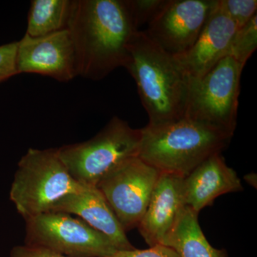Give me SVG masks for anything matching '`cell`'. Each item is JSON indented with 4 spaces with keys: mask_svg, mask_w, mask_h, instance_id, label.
Here are the masks:
<instances>
[{
    "mask_svg": "<svg viewBox=\"0 0 257 257\" xmlns=\"http://www.w3.org/2000/svg\"><path fill=\"white\" fill-rule=\"evenodd\" d=\"M77 77L99 81L124 67L135 32L128 0H72L67 24Z\"/></svg>",
    "mask_w": 257,
    "mask_h": 257,
    "instance_id": "cell-1",
    "label": "cell"
},
{
    "mask_svg": "<svg viewBox=\"0 0 257 257\" xmlns=\"http://www.w3.org/2000/svg\"><path fill=\"white\" fill-rule=\"evenodd\" d=\"M124 65L138 86L150 126L173 122L185 116L189 82L173 56L136 31L127 45Z\"/></svg>",
    "mask_w": 257,
    "mask_h": 257,
    "instance_id": "cell-2",
    "label": "cell"
},
{
    "mask_svg": "<svg viewBox=\"0 0 257 257\" xmlns=\"http://www.w3.org/2000/svg\"><path fill=\"white\" fill-rule=\"evenodd\" d=\"M139 157L161 173L185 177L209 157L221 153L232 137L189 119L142 128Z\"/></svg>",
    "mask_w": 257,
    "mask_h": 257,
    "instance_id": "cell-3",
    "label": "cell"
},
{
    "mask_svg": "<svg viewBox=\"0 0 257 257\" xmlns=\"http://www.w3.org/2000/svg\"><path fill=\"white\" fill-rule=\"evenodd\" d=\"M142 138V128H133L127 121L114 116L90 140L57 149L78 183L96 187L120 166L139 157Z\"/></svg>",
    "mask_w": 257,
    "mask_h": 257,
    "instance_id": "cell-4",
    "label": "cell"
},
{
    "mask_svg": "<svg viewBox=\"0 0 257 257\" xmlns=\"http://www.w3.org/2000/svg\"><path fill=\"white\" fill-rule=\"evenodd\" d=\"M82 186L71 176L57 148H30L18 162L10 199L25 220L50 211Z\"/></svg>",
    "mask_w": 257,
    "mask_h": 257,
    "instance_id": "cell-5",
    "label": "cell"
},
{
    "mask_svg": "<svg viewBox=\"0 0 257 257\" xmlns=\"http://www.w3.org/2000/svg\"><path fill=\"white\" fill-rule=\"evenodd\" d=\"M243 69L233 57L226 56L202 78L189 83L185 117L232 137L237 124Z\"/></svg>",
    "mask_w": 257,
    "mask_h": 257,
    "instance_id": "cell-6",
    "label": "cell"
},
{
    "mask_svg": "<svg viewBox=\"0 0 257 257\" xmlns=\"http://www.w3.org/2000/svg\"><path fill=\"white\" fill-rule=\"evenodd\" d=\"M25 221L28 246L71 257H106L117 251L105 235L66 213L48 211Z\"/></svg>",
    "mask_w": 257,
    "mask_h": 257,
    "instance_id": "cell-7",
    "label": "cell"
},
{
    "mask_svg": "<svg viewBox=\"0 0 257 257\" xmlns=\"http://www.w3.org/2000/svg\"><path fill=\"white\" fill-rule=\"evenodd\" d=\"M160 174V171L140 157H135L96 186L125 232L138 228Z\"/></svg>",
    "mask_w": 257,
    "mask_h": 257,
    "instance_id": "cell-8",
    "label": "cell"
},
{
    "mask_svg": "<svg viewBox=\"0 0 257 257\" xmlns=\"http://www.w3.org/2000/svg\"><path fill=\"white\" fill-rule=\"evenodd\" d=\"M216 3V0H165L144 32L169 55H182L197 40Z\"/></svg>",
    "mask_w": 257,
    "mask_h": 257,
    "instance_id": "cell-9",
    "label": "cell"
},
{
    "mask_svg": "<svg viewBox=\"0 0 257 257\" xmlns=\"http://www.w3.org/2000/svg\"><path fill=\"white\" fill-rule=\"evenodd\" d=\"M17 67L18 74H41L61 82L75 78V55L68 30L37 37L25 34L18 42Z\"/></svg>",
    "mask_w": 257,
    "mask_h": 257,
    "instance_id": "cell-10",
    "label": "cell"
},
{
    "mask_svg": "<svg viewBox=\"0 0 257 257\" xmlns=\"http://www.w3.org/2000/svg\"><path fill=\"white\" fill-rule=\"evenodd\" d=\"M217 2L192 47L182 55L174 57L189 83L202 78L229 55L237 28L219 8Z\"/></svg>",
    "mask_w": 257,
    "mask_h": 257,
    "instance_id": "cell-11",
    "label": "cell"
},
{
    "mask_svg": "<svg viewBox=\"0 0 257 257\" xmlns=\"http://www.w3.org/2000/svg\"><path fill=\"white\" fill-rule=\"evenodd\" d=\"M183 178L161 173L138 228L150 246L162 244L186 207Z\"/></svg>",
    "mask_w": 257,
    "mask_h": 257,
    "instance_id": "cell-12",
    "label": "cell"
},
{
    "mask_svg": "<svg viewBox=\"0 0 257 257\" xmlns=\"http://www.w3.org/2000/svg\"><path fill=\"white\" fill-rule=\"evenodd\" d=\"M50 211L74 214L93 229L105 235L117 250L135 248L100 191L94 186L83 185L56 203Z\"/></svg>",
    "mask_w": 257,
    "mask_h": 257,
    "instance_id": "cell-13",
    "label": "cell"
},
{
    "mask_svg": "<svg viewBox=\"0 0 257 257\" xmlns=\"http://www.w3.org/2000/svg\"><path fill=\"white\" fill-rule=\"evenodd\" d=\"M243 190L241 179L221 153L209 157L183 178L186 206L197 213L219 196Z\"/></svg>",
    "mask_w": 257,
    "mask_h": 257,
    "instance_id": "cell-14",
    "label": "cell"
},
{
    "mask_svg": "<svg viewBox=\"0 0 257 257\" xmlns=\"http://www.w3.org/2000/svg\"><path fill=\"white\" fill-rule=\"evenodd\" d=\"M198 214L186 206L162 245L172 248L179 257H228L225 250L213 247L207 241Z\"/></svg>",
    "mask_w": 257,
    "mask_h": 257,
    "instance_id": "cell-15",
    "label": "cell"
},
{
    "mask_svg": "<svg viewBox=\"0 0 257 257\" xmlns=\"http://www.w3.org/2000/svg\"><path fill=\"white\" fill-rule=\"evenodd\" d=\"M72 0H32L26 35L42 37L67 29Z\"/></svg>",
    "mask_w": 257,
    "mask_h": 257,
    "instance_id": "cell-16",
    "label": "cell"
},
{
    "mask_svg": "<svg viewBox=\"0 0 257 257\" xmlns=\"http://www.w3.org/2000/svg\"><path fill=\"white\" fill-rule=\"evenodd\" d=\"M257 47V15L243 28L236 30L230 46L229 55L244 67Z\"/></svg>",
    "mask_w": 257,
    "mask_h": 257,
    "instance_id": "cell-17",
    "label": "cell"
},
{
    "mask_svg": "<svg viewBox=\"0 0 257 257\" xmlns=\"http://www.w3.org/2000/svg\"><path fill=\"white\" fill-rule=\"evenodd\" d=\"M218 6L235 24L237 30L256 15V0H218Z\"/></svg>",
    "mask_w": 257,
    "mask_h": 257,
    "instance_id": "cell-18",
    "label": "cell"
},
{
    "mask_svg": "<svg viewBox=\"0 0 257 257\" xmlns=\"http://www.w3.org/2000/svg\"><path fill=\"white\" fill-rule=\"evenodd\" d=\"M135 26L150 23L165 4V0H128Z\"/></svg>",
    "mask_w": 257,
    "mask_h": 257,
    "instance_id": "cell-19",
    "label": "cell"
},
{
    "mask_svg": "<svg viewBox=\"0 0 257 257\" xmlns=\"http://www.w3.org/2000/svg\"><path fill=\"white\" fill-rule=\"evenodd\" d=\"M17 50L18 42L0 46V84L18 74Z\"/></svg>",
    "mask_w": 257,
    "mask_h": 257,
    "instance_id": "cell-20",
    "label": "cell"
},
{
    "mask_svg": "<svg viewBox=\"0 0 257 257\" xmlns=\"http://www.w3.org/2000/svg\"><path fill=\"white\" fill-rule=\"evenodd\" d=\"M106 257H179L172 248L157 244L147 249L117 250Z\"/></svg>",
    "mask_w": 257,
    "mask_h": 257,
    "instance_id": "cell-21",
    "label": "cell"
},
{
    "mask_svg": "<svg viewBox=\"0 0 257 257\" xmlns=\"http://www.w3.org/2000/svg\"><path fill=\"white\" fill-rule=\"evenodd\" d=\"M10 257H71L50 251L46 248L23 245L12 249Z\"/></svg>",
    "mask_w": 257,
    "mask_h": 257,
    "instance_id": "cell-22",
    "label": "cell"
}]
</instances>
